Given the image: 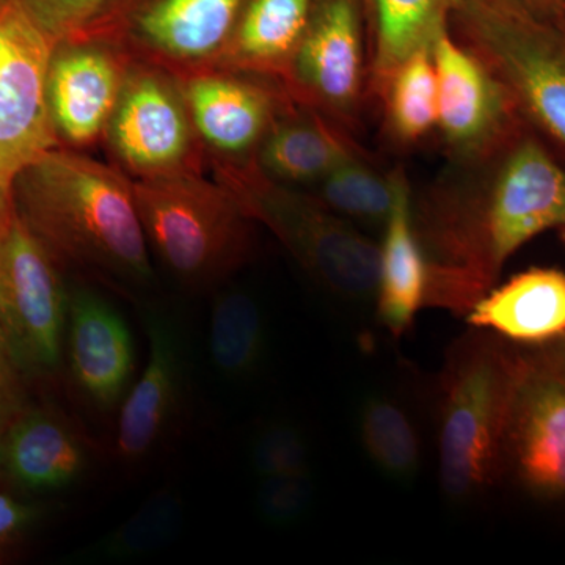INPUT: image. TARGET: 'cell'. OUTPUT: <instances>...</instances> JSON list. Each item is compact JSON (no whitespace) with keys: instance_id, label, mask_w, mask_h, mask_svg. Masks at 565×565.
Segmentation results:
<instances>
[{"instance_id":"obj_16","label":"cell","mask_w":565,"mask_h":565,"mask_svg":"<svg viewBox=\"0 0 565 565\" xmlns=\"http://www.w3.org/2000/svg\"><path fill=\"white\" fill-rule=\"evenodd\" d=\"M182 96L193 129L232 159L258 150L278 117V99L269 88L232 74L192 77Z\"/></svg>"},{"instance_id":"obj_19","label":"cell","mask_w":565,"mask_h":565,"mask_svg":"<svg viewBox=\"0 0 565 565\" xmlns=\"http://www.w3.org/2000/svg\"><path fill=\"white\" fill-rule=\"evenodd\" d=\"M363 148L349 129L319 115H286L274 121L255 158L273 180L315 185Z\"/></svg>"},{"instance_id":"obj_25","label":"cell","mask_w":565,"mask_h":565,"mask_svg":"<svg viewBox=\"0 0 565 565\" xmlns=\"http://www.w3.org/2000/svg\"><path fill=\"white\" fill-rule=\"evenodd\" d=\"M360 444L371 463L394 482H412L423 463L422 434L397 397L374 392L364 396L356 415Z\"/></svg>"},{"instance_id":"obj_34","label":"cell","mask_w":565,"mask_h":565,"mask_svg":"<svg viewBox=\"0 0 565 565\" xmlns=\"http://www.w3.org/2000/svg\"><path fill=\"white\" fill-rule=\"evenodd\" d=\"M531 13L548 18H564L565 0H511Z\"/></svg>"},{"instance_id":"obj_3","label":"cell","mask_w":565,"mask_h":565,"mask_svg":"<svg viewBox=\"0 0 565 565\" xmlns=\"http://www.w3.org/2000/svg\"><path fill=\"white\" fill-rule=\"evenodd\" d=\"M515 344L473 329L446 355L438 404V478L452 503H468L498 481Z\"/></svg>"},{"instance_id":"obj_11","label":"cell","mask_w":565,"mask_h":565,"mask_svg":"<svg viewBox=\"0 0 565 565\" xmlns=\"http://www.w3.org/2000/svg\"><path fill=\"white\" fill-rule=\"evenodd\" d=\"M362 14L356 0H315L285 77L305 102L351 128L364 95Z\"/></svg>"},{"instance_id":"obj_32","label":"cell","mask_w":565,"mask_h":565,"mask_svg":"<svg viewBox=\"0 0 565 565\" xmlns=\"http://www.w3.org/2000/svg\"><path fill=\"white\" fill-rule=\"evenodd\" d=\"M35 508L0 493V550L13 544L35 520Z\"/></svg>"},{"instance_id":"obj_39","label":"cell","mask_w":565,"mask_h":565,"mask_svg":"<svg viewBox=\"0 0 565 565\" xmlns=\"http://www.w3.org/2000/svg\"><path fill=\"white\" fill-rule=\"evenodd\" d=\"M564 18H565V14H564Z\"/></svg>"},{"instance_id":"obj_1","label":"cell","mask_w":565,"mask_h":565,"mask_svg":"<svg viewBox=\"0 0 565 565\" xmlns=\"http://www.w3.org/2000/svg\"><path fill=\"white\" fill-rule=\"evenodd\" d=\"M414 214L426 307L465 318L523 245L565 228V167L525 121L481 158L452 162L414 199Z\"/></svg>"},{"instance_id":"obj_18","label":"cell","mask_w":565,"mask_h":565,"mask_svg":"<svg viewBox=\"0 0 565 565\" xmlns=\"http://www.w3.org/2000/svg\"><path fill=\"white\" fill-rule=\"evenodd\" d=\"M473 329L509 343L534 345L565 334V273L531 267L494 286L465 315Z\"/></svg>"},{"instance_id":"obj_5","label":"cell","mask_w":565,"mask_h":565,"mask_svg":"<svg viewBox=\"0 0 565 565\" xmlns=\"http://www.w3.org/2000/svg\"><path fill=\"white\" fill-rule=\"evenodd\" d=\"M132 184L148 244L182 281L211 285L247 262L252 221L221 181L182 169Z\"/></svg>"},{"instance_id":"obj_20","label":"cell","mask_w":565,"mask_h":565,"mask_svg":"<svg viewBox=\"0 0 565 565\" xmlns=\"http://www.w3.org/2000/svg\"><path fill=\"white\" fill-rule=\"evenodd\" d=\"M0 459L10 478L33 492L73 484L87 467V452L76 435L43 411L29 412L7 426Z\"/></svg>"},{"instance_id":"obj_36","label":"cell","mask_w":565,"mask_h":565,"mask_svg":"<svg viewBox=\"0 0 565 565\" xmlns=\"http://www.w3.org/2000/svg\"><path fill=\"white\" fill-rule=\"evenodd\" d=\"M364 9H366L367 14L371 17V9H373V0H363Z\"/></svg>"},{"instance_id":"obj_26","label":"cell","mask_w":565,"mask_h":565,"mask_svg":"<svg viewBox=\"0 0 565 565\" xmlns=\"http://www.w3.org/2000/svg\"><path fill=\"white\" fill-rule=\"evenodd\" d=\"M185 505L173 486L152 492L131 516L77 553V563H125L172 544L184 525Z\"/></svg>"},{"instance_id":"obj_29","label":"cell","mask_w":565,"mask_h":565,"mask_svg":"<svg viewBox=\"0 0 565 565\" xmlns=\"http://www.w3.org/2000/svg\"><path fill=\"white\" fill-rule=\"evenodd\" d=\"M250 463L258 478L311 473L310 445L294 424L270 422L253 437Z\"/></svg>"},{"instance_id":"obj_9","label":"cell","mask_w":565,"mask_h":565,"mask_svg":"<svg viewBox=\"0 0 565 565\" xmlns=\"http://www.w3.org/2000/svg\"><path fill=\"white\" fill-rule=\"evenodd\" d=\"M68 300L50 247L14 204L0 221V327L18 367L57 366Z\"/></svg>"},{"instance_id":"obj_35","label":"cell","mask_w":565,"mask_h":565,"mask_svg":"<svg viewBox=\"0 0 565 565\" xmlns=\"http://www.w3.org/2000/svg\"><path fill=\"white\" fill-rule=\"evenodd\" d=\"M11 390H0V440L2 435L6 433L7 422H9L10 415V396Z\"/></svg>"},{"instance_id":"obj_24","label":"cell","mask_w":565,"mask_h":565,"mask_svg":"<svg viewBox=\"0 0 565 565\" xmlns=\"http://www.w3.org/2000/svg\"><path fill=\"white\" fill-rule=\"evenodd\" d=\"M266 352V319L255 297L239 288L218 292L210 321L215 371L228 381H247L262 370Z\"/></svg>"},{"instance_id":"obj_8","label":"cell","mask_w":565,"mask_h":565,"mask_svg":"<svg viewBox=\"0 0 565 565\" xmlns=\"http://www.w3.org/2000/svg\"><path fill=\"white\" fill-rule=\"evenodd\" d=\"M55 46L21 0H0V218L21 173L58 147L47 96Z\"/></svg>"},{"instance_id":"obj_12","label":"cell","mask_w":565,"mask_h":565,"mask_svg":"<svg viewBox=\"0 0 565 565\" xmlns=\"http://www.w3.org/2000/svg\"><path fill=\"white\" fill-rule=\"evenodd\" d=\"M184 96L150 70L126 74L106 132L111 150L136 178L189 169L193 137Z\"/></svg>"},{"instance_id":"obj_2","label":"cell","mask_w":565,"mask_h":565,"mask_svg":"<svg viewBox=\"0 0 565 565\" xmlns=\"http://www.w3.org/2000/svg\"><path fill=\"white\" fill-rule=\"evenodd\" d=\"M13 199L51 252L129 285L154 278L134 184L120 170L57 147L21 173Z\"/></svg>"},{"instance_id":"obj_4","label":"cell","mask_w":565,"mask_h":565,"mask_svg":"<svg viewBox=\"0 0 565 565\" xmlns=\"http://www.w3.org/2000/svg\"><path fill=\"white\" fill-rule=\"evenodd\" d=\"M217 172L245 215L266 225L323 289L356 302L375 297L381 252L359 226L313 193L267 177L255 158L222 162Z\"/></svg>"},{"instance_id":"obj_30","label":"cell","mask_w":565,"mask_h":565,"mask_svg":"<svg viewBox=\"0 0 565 565\" xmlns=\"http://www.w3.org/2000/svg\"><path fill=\"white\" fill-rule=\"evenodd\" d=\"M313 498L311 473L264 476L256 487V514L266 525L289 526L307 514Z\"/></svg>"},{"instance_id":"obj_27","label":"cell","mask_w":565,"mask_h":565,"mask_svg":"<svg viewBox=\"0 0 565 565\" xmlns=\"http://www.w3.org/2000/svg\"><path fill=\"white\" fill-rule=\"evenodd\" d=\"M375 98L384 103L385 128L401 147L426 139L438 121V84L433 50L415 52L390 74Z\"/></svg>"},{"instance_id":"obj_17","label":"cell","mask_w":565,"mask_h":565,"mask_svg":"<svg viewBox=\"0 0 565 565\" xmlns=\"http://www.w3.org/2000/svg\"><path fill=\"white\" fill-rule=\"evenodd\" d=\"M393 204L379 244L377 316L394 338L404 337L426 307L427 262L414 214V192L403 167L392 170Z\"/></svg>"},{"instance_id":"obj_28","label":"cell","mask_w":565,"mask_h":565,"mask_svg":"<svg viewBox=\"0 0 565 565\" xmlns=\"http://www.w3.org/2000/svg\"><path fill=\"white\" fill-rule=\"evenodd\" d=\"M313 195L355 226L384 228L393 204L392 172L384 173L364 150L327 174Z\"/></svg>"},{"instance_id":"obj_15","label":"cell","mask_w":565,"mask_h":565,"mask_svg":"<svg viewBox=\"0 0 565 565\" xmlns=\"http://www.w3.org/2000/svg\"><path fill=\"white\" fill-rule=\"evenodd\" d=\"M66 338L71 374L81 392L96 407L114 408L134 374L128 323L98 292L79 288L70 294Z\"/></svg>"},{"instance_id":"obj_10","label":"cell","mask_w":565,"mask_h":565,"mask_svg":"<svg viewBox=\"0 0 565 565\" xmlns=\"http://www.w3.org/2000/svg\"><path fill=\"white\" fill-rule=\"evenodd\" d=\"M438 84V121L452 162L473 161L494 150L525 122L508 88L449 28L433 44Z\"/></svg>"},{"instance_id":"obj_6","label":"cell","mask_w":565,"mask_h":565,"mask_svg":"<svg viewBox=\"0 0 565 565\" xmlns=\"http://www.w3.org/2000/svg\"><path fill=\"white\" fill-rule=\"evenodd\" d=\"M451 20L523 120L565 151V18L541 17L511 0H456Z\"/></svg>"},{"instance_id":"obj_22","label":"cell","mask_w":565,"mask_h":565,"mask_svg":"<svg viewBox=\"0 0 565 565\" xmlns=\"http://www.w3.org/2000/svg\"><path fill=\"white\" fill-rule=\"evenodd\" d=\"M315 0H250L230 39L236 65L285 77Z\"/></svg>"},{"instance_id":"obj_14","label":"cell","mask_w":565,"mask_h":565,"mask_svg":"<svg viewBox=\"0 0 565 565\" xmlns=\"http://www.w3.org/2000/svg\"><path fill=\"white\" fill-rule=\"evenodd\" d=\"M125 81V68L114 52L73 41L58 43L47 76L58 140L87 147L106 132Z\"/></svg>"},{"instance_id":"obj_37","label":"cell","mask_w":565,"mask_h":565,"mask_svg":"<svg viewBox=\"0 0 565 565\" xmlns=\"http://www.w3.org/2000/svg\"><path fill=\"white\" fill-rule=\"evenodd\" d=\"M557 233H559L561 243H563L564 248H565V228L559 230V232H557Z\"/></svg>"},{"instance_id":"obj_7","label":"cell","mask_w":565,"mask_h":565,"mask_svg":"<svg viewBox=\"0 0 565 565\" xmlns=\"http://www.w3.org/2000/svg\"><path fill=\"white\" fill-rule=\"evenodd\" d=\"M531 500L565 505V334L515 344L498 479Z\"/></svg>"},{"instance_id":"obj_38","label":"cell","mask_w":565,"mask_h":565,"mask_svg":"<svg viewBox=\"0 0 565 565\" xmlns=\"http://www.w3.org/2000/svg\"><path fill=\"white\" fill-rule=\"evenodd\" d=\"M11 211H13V210H11ZM6 217H7V215H6ZM6 217H3V218H6ZM0 221H2V218H0Z\"/></svg>"},{"instance_id":"obj_33","label":"cell","mask_w":565,"mask_h":565,"mask_svg":"<svg viewBox=\"0 0 565 565\" xmlns=\"http://www.w3.org/2000/svg\"><path fill=\"white\" fill-rule=\"evenodd\" d=\"M17 370L18 364L14 362L13 352H11L6 333L0 327V390H11Z\"/></svg>"},{"instance_id":"obj_23","label":"cell","mask_w":565,"mask_h":565,"mask_svg":"<svg viewBox=\"0 0 565 565\" xmlns=\"http://www.w3.org/2000/svg\"><path fill=\"white\" fill-rule=\"evenodd\" d=\"M455 6L456 0H373L370 90L374 96L405 58L418 51L433 50L438 33L451 24Z\"/></svg>"},{"instance_id":"obj_31","label":"cell","mask_w":565,"mask_h":565,"mask_svg":"<svg viewBox=\"0 0 565 565\" xmlns=\"http://www.w3.org/2000/svg\"><path fill=\"white\" fill-rule=\"evenodd\" d=\"M22 6L54 40L55 44L76 39L107 0H21Z\"/></svg>"},{"instance_id":"obj_13","label":"cell","mask_w":565,"mask_h":565,"mask_svg":"<svg viewBox=\"0 0 565 565\" xmlns=\"http://www.w3.org/2000/svg\"><path fill=\"white\" fill-rule=\"evenodd\" d=\"M143 323L150 355L118 416L115 445L125 462H140L158 448L180 412L188 379V353L173 319L148 310Z\"/></svg>"},{"instance_id":"obj_21","label":"cell","mask_w":565,"mask_h":565,"mask_svg":"<svg viewBox=\"0 0 565 565\" xmlns=\"http://www.w3.org/2000/svg\"><path fill=\"white\" fill-rule=\"evenodd\" d=\"M245 0H156L137 21L151 50L173 61L195 62L225 46Z\"/></svg>"}]
</instances>
